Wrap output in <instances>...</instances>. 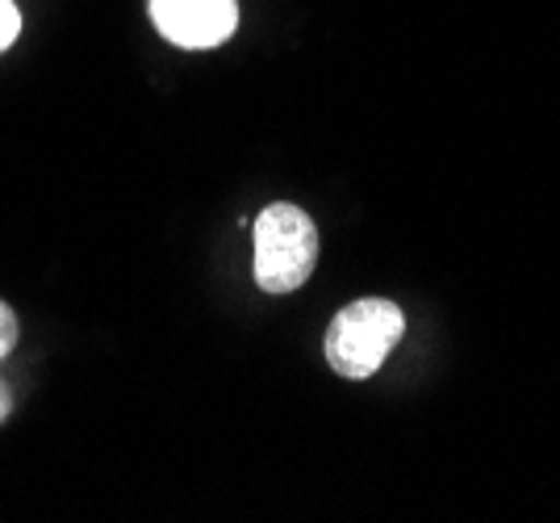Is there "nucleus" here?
<instances>
[{
    "mask_svg": "<svg viewBox=\"0 0 560 523\" xmlns=\"http://www.w3.org/2000/svg\"><path fill=\"white\" fill-rule=\"evenodd\" d=\"M18 335H22L18 314H13V306H9V302H0V360L18 348Z\"/></svg>",
    "mask_w": 560,
    "mask_h": 523,
    "instance_id": "20e7f679",
    "label": "nucleus"
},
{
    "mask_svg": "<svg viewBox=\"0 0 560 523\" xmlns=\"http://www.w3.org/2000/svg\"><path fill=\"white\" fill-rule=\"evenodd\" d=\"M22 34V13L13 0H0V50L13 47V38Z\"/></svg>",
    "mask_w": 560,
    "mask_h": 523,
    "instance_id": "39448f33",
    "label": "nucleus"
},
{
    "mask_svg": "<svg viewBox=\"0 0 560 523\" xmlns=\"http://www.w3.org/2000/svg\"><path fill=\"white\" fill-rule=\"evenodd\" d=\"M406 332V314L385 298H360L335 314L327 332V364L348 381L373 377Z\"/></svg>",
    "mask_w": 560,
    "mask_h": 523,
    "instance_id": "f257e3e1",
    "label": "nucleus"
},
{
    "mask_svg": "<svg viewBox=\"0 0 560 523\" xmlns=\"http://www.w3.org/2000/svg\"><path fill=\"white\" fill-rule=\"evenodd\" d=\"M318 264V226L298 206H268L256 218V286L264 293H293Z\"/></svg>",
    "mask_w": 560,
    "mask_h": 523,
    "instance_id": "f03ea898",
    "label": "nucleus"
},
{
    "mask_svg": "<svg viewBox=\"0 0 560 523\" xmlns=\"http://www.w3.org/2000/svg\"><path fill=\"white\" fill-rule=\"evenodd\" d=\"M9 390H4V381H0V423H4V419H9Z\"/></svg>",
    "mask_w": 560,
    "mask_h": 523,
    "instance_id": "423d86ee",
    "label": "nucleus"
},
{
    "mask_svg": "<svg viewBox=\"0 0 560 523\" xmlns=\"http://www.w3.org/2000/svg\"><path fill=\"white\" fill-rule=\"evenodd\" d=\"M151 22L172 47H222L238 25V0H151Z\"/></svg>",
    "mask_w": 560,
    "mask_h": 523,
    "instance_id": "7ed1b4c3",
    "label": "nucleus"
}]
</instances>
